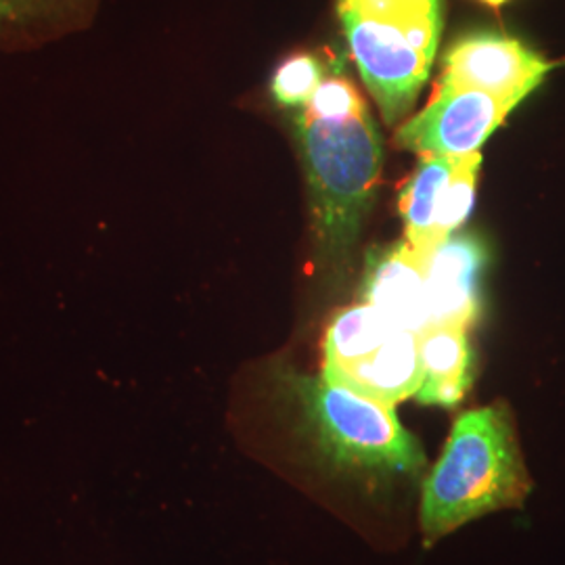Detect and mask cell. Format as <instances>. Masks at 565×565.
Here are the masks:
<instances>
[{"mask_svg":"<svg viewBox=\"0 0 565 565\" xmlns=\"http://www.w3.org/2000/svg\"><path fill=\"white\" fill-rule=\"evenodd\" d=\"M532 488L515 424L505 404L463 413L443 457L425 478L422 527L431 545L467 522L520 509Z\"/></svg>","mask_w":565,"mask_h":565,"instance_id":"1","label":"cell"},{"mask_svg":"<svg viewBox=\"0 0 565 565\" xmlns=\"http://www.w3.org/2000/svg\"><path fill=\"white\" fill-rule=\"evenodd\" d=\"M340 20L364 84L387 124L419 97L440 41V0H340Z\"/></svg>","mask_w":565,"mask_h":565,"instance_id":"2","label":"cell"},{"mask_svg":"<svg viewBox=\"0 0 565 565\" xmlns=\"http://www.w3.org/2000/svg\"><path fill=\"white\" fill-rule=\"evenodd\" d=\"M319 242L342 256L354 243L382 172V139L369 109L345 118H298Z\"/></svg>","mask_w":565,"mask_h":565,"instance_id":"3","label":"cell"},{"mask_svg":"<svg viewBox=\"0 0 565 565\" xmlns=\"http://www.w3.org/2000/svg\"><path fill=\"white\" fill-rule=\"evenodd\" d=\"M323 377L377 403H403L422 385L419 335L371 303L342 310L327 329Z\"/></svg>","mask_w":565,"mask_h":565,"instance_id":"4","label":"cell"},{"mask_svg":"<svg viewBox=\"0 0 565 565\" xmlns=\"http://www.w3.org/2000/svg\"><path fill=\"white\" fill-rule=\"evenodd\" d=\"M296 394L324 448L340 463L394 473H415L424 467V450L398 422L394 406L329 384L324 377H298Z\"/></svg>","mask_w":565,"mask_h":565,"instance_id":"5","label":"cell"},{"mask_svg":"<svg viewBox=\"0 0 565 565\" xmlns=\"http://www.w3.org/2000/svg\"><path fill=\"white\" fill-rule=\"evenodd\" d=\"M513 107L515 103L482 90L438 82L434 97L417 116L404 121L394 142L424 158L469 156L505 121Z\"/></svg>","mask_w":565,"mask_h":565,"instance_id":"6","label":"cell"},{"mask_svg":"<svg viewBox=\"0 0 565 565\" xmlns=\"http://www.w3.org/2000/svg\"><path fill=\"white\" fill-rule=\"evenodd\" d=\"M553 67L555 63L543 60L518 39L499 32H471L448 49L440 82L518 105Z\"/></svg>","mask_w":565,"mask_h":565,"instance_id":"7","label":"cell"},{"mask_svg":"<svg viewBox=\"0 0 565 565\" xmlns=\"http://www.w3.org/2000/svg\"><path fill=\"white\" fill-rule=\"evenodd\" d=\"M364 302L404 329L422 335L431 323L425 258L408 242L375 247L366 256Z\"/></svg>","mask_w":565,"mask_h":565,"instance_id":"8","label":"cell"},{"mask_svg":"<svg viewBox=\"0 0 565 565\" xmlns=\"http://www.w3.org/2000/svg\"><path fill=\"white\" fill-rule=\"evenodd\" d=\"M486 247L473 235H450L425 258L431 323L469 329L480 315Z\"/></svg>","mask_w":565,"mask_h":565,"instance_id":"9","label":"cell"},{"mask_svg":"<svg viewBox=\"0 0 565 565\" xmlns=\"http://www.w3.org/2000/svg\"><path fill=\"white\" fill-rule=\"evenodd\" d=\"M422 385L415 398L424 404L455 406L471 387V348L467 329L434 324L419 335Z\"/></svg>","mask_w":565,"mask_h":565,"instance_id":"10","label":"cell"},{"mask_svg":"<svg viewBox=\"0 0 565 565\" xmlns=\"http://www.w3.org/2000/svg\"><path fill=\"white\" fill-rule=\"evenodd\" d=\"M99 0H0V51L34 49L84 28Z\"/></svg>","mask_w":565,"mask_h":565,"instance_id":"11","label":"cell"},{"mask_svg":"<svg viewBox=\"0 0 565 565\" xmlns=\"http://www.w3.org/2000/svg\"><path fill=\"white\" fill-rule=\"evenodd\" d=\"M455 162L457 158L427 156L419 162L415 174L406 181L401 193L406 242L422 258H427L438 247L436 221Z\"/></svg>","mask_w":565,"mask_h":565,"instance_id":"12","label":"cell"},{"mask_svg":"<svg viewBox=\"0 0 565 565\" xmlns=\"http://www.w3.org/2000/svg\"><path fill=\"white\" fill-rule=\"evenodd\" d=\"M482 156L469 153V156H459L450 181L446 184L443 200H440V210H438V221H436V243H445L455 231L467 221L473 198H476V181L480 172Z\"/></svg>","mask_w":565,"mask_h":565,"instance_id":"13","label":"cell"},{"mask_svg":"<svg viewBox=\"0 0 565 565\" xmlns=\"http://www.w3.org/2000/svg\"><path fill=\"white\" fill-rule=\"evenodd\" d=\"M323 60L319 55H294L282 61L273 76V97L281 105H308L324 81Z\"/></svg>","mask_w":565,"mask_h":565,"instance_id":"14","label":"cell"},{"mask_svg":"<svg viewBox=\"0 0 565 565\" xmlns=\"http://www.w3.org/2000/svg\"><path fill=\"white\" fill-rule=\"evenodd\" d=\"M364 107L366 103L352 82L343 76H329L315 90L306 111L321 118H345L363 111Z\"/></svg>","mask_w":565,"mask_h":565,"instance_id":"15","label":"cell"},{"mask_svg":"<svg viewBox=\"0 0 565 565\" xmlns=\"http://www.w3.org/2000/svg\"><path fill=\"white\" fill-rule=\"evenodd\" d=\"M486 4H492V7H499V4H503L507 0H482Z\"/></svg>","mask_w":565,"mask_h":565,"instance_id":"16","label":"cell"}]
</instances>
